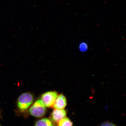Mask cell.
Wrapping results in <instances>:
<instances>
[{"mask_svg": "<svg viewBox=\"0 0 126 126\" xmlns=\"http://www.w3.org/2000/svg\"><path fill=\"white\" fill-rule=\"evenodd\" d=\"M58 123V126H72L73 125L72 123L67 118H64Z\"/></svg>", "mask_w": 126, "mask_h": 126, "instance_id": "cell-7", "label": "cell"}, {"mask_svg": "<svg viewBox=\"0 0 126 126\" xmlns=\"http://www.w3.org/2000/svg\"><path fill=\"white\" fill-rule=\"evenodd\" d=\"M46 107L42 100H38L30 108L29 112L34 117H41L45 114L46 111Z\"/></svg>", "mask_w": 126, "mask_h": 126, "instance_id": "cell-2", "label": "cell"}, {"mask_svg": "<svg viewBox=\"0 0 126 126\" xmlns=\"http://www.w3.org/2000/svg\"><path fill=\"white\" fill-rule=\"evenodd\" d=\"M100 126H116V125H115L112 122H105L102 123L100 125Z\"/></svg>", "mask_w": 126, "mask_h": 126, "instance_id": "cell-9", "label": "cell"}, {"mask_svg": "<svg viewBox=\"0 0 126 126\" xmlns=\"http://www.w3.org/2000/svg\"><path fill=\"white\" fill-rule=\"evenodd\" d=\"M53 105L55 109H64L67 105L66 97L63 94H60L57 97Z\"/></svg>", "mask_w": 126, "mask_h": 126, "instance_id": "cell-5", "label": "cell"}, {"mask_svg": "<svg viewBox=\"0 0 126 126\" xmlns=\"http://www.w3.org/2000/svg\"><path fill=\"white\" fill-rule=\"evenodd\" d=\"M66 114V112L63 109H55L53 110L52 113L51 119L53 122L58 123L61 119L65 117Z\"/></svg>", "mask_w": 126, "mask_h": 126, "instance_id": "cell-4", "label": "cell"}, {"mask_svg": "<svg viewBox=\"0 0 126 126\" xmlns=\"http://www.w3.org/2000/svg\"><path fill=\"white\" fill-rule=\"evenodd\" d=\"M79 51L82 52H84L87 51L88 49V44L85 42H82L79 46Z\"/></svg>", "mask_w": 126, "mask_h": 126, "instance_id": "cell-8", "label": "cell"}, {"mask_svg": "<svg viewBox=\"0 0 126 126\" xmlns=\"http://www.w3.org/2000/svg\"><path fill=\"white\" fill-rule=\"evenodd\" d=\"M33 101V95L29 93H25L20 95L17 101V105L20 111H24L29 108Z\"/></svg>", "mask_w": 126, "mask_h": 126, "instance_id": "cell-1", "label": "cell"}, {"mask_svg": "<svg viewBox=\"0 0 126 126\" xmlns=\"http://www.w3.org/2000/svg\"><path fill=\"white\" fill-rule=\"evenodd\" d=\"M35 126H53L52 122L50 119H44L40 120L36 122Z\"/></svg>", "mask_w": 126, "mask_h": 126, "instance_id": "cell-6", "label": "cell"}, {"mask_svg": "<svg viewBox=\"0 0 126 126\" xmlns=\"http://www.w3.org/2000/svg\"><path fill=\"white\" fill-rule=\"evenodd\" d=\"M58 96L56 91H49L42 94L41 98L46 107H49L53 105Z\"/></svg>", "mask_w": 126, "mask_h": 126, "instance_id": "cell-3", "label": "cell"}]
</instances>
